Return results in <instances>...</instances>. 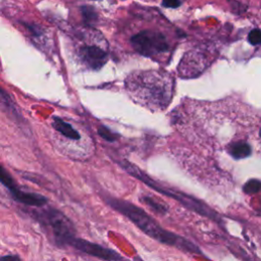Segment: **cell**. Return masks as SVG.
I'll return each mask as SVG.
<instances>
[{
	"label": "cell",
	"instance_id": "5",
	"mask_svg": "<svg viewBox=\"0 0 261 261\" xmlns=\"http://www.w3.org/2000/svg\"><path fill=\"white\" fill-rule=\"evenodd\" d=\"M130 45L136 52L145 57H154L168 52L167 37L156 30H143L130 38Z\"/></svg>",
	"mask_w": 261,
	"mask_h": 261
},
{
	"label": "cell",
	"instance_id": "18",
	"mask_svg": "<svg viewBox=\"0 0 261 261\" xmlns=\"http://www.w3.org/2000/svg\"><path fill=\"white\" fill-rule=\"evenodd\" d=\"M0 261H21V259L19 258L18 255H4L0 257Z\"/></svg>",
	"mask_w": 261,
	"mask_h": 261
},
{
	"label": "cell",
	"instance_id": "8",
	"mask_svg": "<svg viewBox=\"0 0 261 261\" xmlns=\"http://www.w3.org/2000/svg\"><path fill=\"white\" fill-rule=\"evenodd\" d=\"M52 126L62 136H64L65 138L72 140V141H80L81 140V135L80 133L67 121H65L64 119L58 117V116H54L53 117V121H52Z\"/></svg>",
	"mask_w": 261,
	"mask_h": 261
},
{
	"label": "cell",
	"instance_id": "11",
	"mask_svg": "<svg viewBox=\"0 0 261 261\" xmlns=\"http://www.w3.org/2000/svg\"><path fill=\"white\" fill-rule=\"evenodd\" d=\"M81 13H82L84 21L88 24L94 23L98 18V14H97L96 10L94 9V7H92L90 5L81 6Z\"/></svg>",
	"mask_w": 261,
	"mask_h": 261
},
{
	"label": "cell",
	"instance_id": "2",
	"mask_svg": "<svg viewBox=\"0 0 261 261\" xmlns=\"http://www.w3.org/2000/svg\"><path fill=\"white\" fill-rule=\"evenodd\" d=\"M106 203L135 223L143 232L159 243L176 247L182 251L201 254V250L189 240L161 227L149 214L140 207L120 199L106 197Z\"/></svg>",
	"mask_w": 261,
	"mask_h": 261
},
{
	"label": "cell",
	"instance_id": "15",
	"mask_svg": "<svg viewBox=\"0 0 261 261\" xmlns=\"http://www.w3.org/2000/svg\"><path fill=\"white\" fill-rule=\"evenodd\" d=\"M98 134H99L100 137H102L104 140H106L108 142H113L117 139V135L114 134L113 132H111L105 125H100L98 127Z\"/></svg>",
	"mask_w": 261,
	"mask_h": 261
},
{
	"label": "cell",
	"instance_id": "4",
	"mask_svg": "<svg viewBox=\"0 0 261 261\" xmlns=\"http://www.w3.org/2000/svg\"><path fill=\"white\" fill-rule=\"evenodd\" d=\"M34 212L36 219L45 228L49 229L57 246H68L70 240L75 237V229L72 222L61 211L49 207Z\"/></svg>",
	"mask_w": 261,
	"mask_h": 261
},
{
	"label": "cell",
	"instance_id": "16",
	"mask_svg": "<svg viewBox=\"0 0 261 261\" xmlns=\"http://www.w3.org/2000/svg\"><path fill=\"white\" fill-rule=\"evenodd\" d=\"M23 27H25V29L30 32V34L35 37V38H41L44 33H43V29L36 24V23H28V22H22Z\"/></svg>",
	"mask_w": 261,
	"mask_h": 261
},
{
	"label": "cell",
	"instance_id": "1",
	"mask_svg": "<svg viewBox=\"0 0 261 261\" xmlns=\"http://www.w3.org/2000/svg\"><path fill=\"white\" fill-rule=\"evenodd\" d=\"M125 87L138 103L152 110H163L173 94L172 77L158 70L133 72L125 80Z\"/></svg>",
	"mask_w": 261,
	"mask_h": 261
},
{
	"label": "cell",
	"instance_id": "10",
	"mask_svg": "<svg viewBox=\"0 0 261 261\" xmlns=\"http://www.w3.org/2000/svg\"><path fill=\"white\" fill-rule=\"evenodd\" d=\"M0 182L9 191L10 195L20 189L17 187L10 173L2 165H0Z\"/></svg>",
	"mask_w": 261,
	"mask_h": 261
},
{
	"label": "cell",
	"instance_id": "17",
	"mask_svg": "<svg viewBox=\"0 0 261 261\" xmlns=\"http://www.w3.org/2000/svg\"><path fill=\"white\" fill-rule=\"evenodd\" d=\"M248 41L251 45H261V30L253 29L248 35Z\"/></svg>",
	"mask_w": 261,
	"mask_h": 261
},
{
	"label": "cell",
	"instance_id": "6",
	"mask_svg": "<svg viewBox=\"0 0 261 261\" xmlns=\"http://www.w3.org/2000/svg\"><path fill=\"white\" fill-rule=\"evenodd\" d=\"M68 246H71L83 253H86L88 255H91L103 261H122L123 260L122 257L114 250H111L99 244L92 243L76 237L70 240V242L68 243Z\"/></svg>",
	"mask_w": 261,
	"mask_h": 261
},
{
	"label": "cell",
	"instance_id": "19",
	"mask_svg": "<svg viewBox=\"0 0 261 261\" xmlns=\"http://www.w3.org/2000/svg\"><path fill=\"white\" fill-rule=\"evenodd\" d=\"M181 3L179 1H175V0H169V1H163L162 5L165 7H170V8H176L180 5Z\"/></svg>",
	"mask_w": 261,
	"mask_h": 261
},
{
	"label": "cell",
	"instance_id": "3",
	"mask_svg": "<svg viewBox=\"0 0 261 261\" xmlns=\"http://www.w3.org/2000/svg\"><path fill=\"white\" fill-rule=\"evenodd\" d=\"M120 165L133 176L139 178L140 180H142L143 182H145L146 185H148L149 187H151L153 190L167 195L168 197L176 200L177 202L181 203L184 206H186L188 209H191L203 216L209 217L215 221L219 220V217L217 215V213H215L213 210H211L209 207H207L206 205H204V203H202L201 201L197 200L194 197H191L189 195H186L184 193H180L178 191H171L170 189H167L165 187H162L160 185H158L157 182H155L150 176H148L145 172H143L140 168H138L137 166L130 164L128 161H121Z\"/></svg>",
	"mask_w": 261,
	"mask_h": 261
},
{
	"label": "cell",
	"instance_id": "14",
	"mask_svg": "<svg viewBox=\"0 0 261 261\" xmlns=\"http://www.w3.org/2000/svg\"><path fill=\"white\" fill-rule=\"evenodd\" d=\"M261 190V181L259 179L253 178L248 180L244 187H243V191L248 194V195H253L258 193Z\"/></svg>",
	"mask_w": 261,
	"mask_h": 261
},
{
	"label": "cell",
	"instance_id": "13",
	"mask_svg": "<svg viewBox=\"0 0 261 261\" xmlns=\"http://www.w3.org/2000/svg\"><path fill=\"white\" fill-rule=\"evenodd\" d=\"M142 201L147 205L149 206L153 211L157 212V213H160V214H165L167 209L165 206H163L162 204L156 202L154 199L150 198V197H143L142 198Z\"/></svg>",
	"mask_w": 261,
	"mask_h": 261
},
{
	"label": "cell",
	"instance_id": "9",
	"mask_svg": "<svg viewBox=\"0 0 261 261\" xmlns=\"http://www.w3.org/2000/svg\"><path fill=\"white\" fill-rule=\"evenodd\" d=\"M227 153L236 160L247 158L251 155L252 149L251 146L244 141L234 142L227 148Z\"/></svg>",
	"mask_w": 261,
	"mask_h": 261
},
{
	"label": "cell",
	"instance_id": "7",
	"mask_svg": "<svg viewBox=\"0 0 261 261\" xmlns=\"http://www.w3.org/2000/svg\"><path fill=\"white\" fill-rule=\"evenodd\" d=\"M77 56L82 64L86 67L98 70L100 69L107 61V52L102 47L90 44V45H83L77 50Z\"/></svg>",
	"mask_w": 261,
	"mask_h": 261
},
{
	"label": "cell",
	"instance_id": "20",
	"mask_svg": "<svg viewBox=\"0 0 261 261\" xmlns=\"http://www.w3.org/2000/svg\"><path fill=\"white\" fill-rule=\"evenodd\" d=\"M259 138L261 139V127H260V129H259Z\"/></svg>",
	"mask_w": 261,
	"mask_h": 261
},
{
	"label": "cell",
	"instance_id": "12",
	"mask_svg": "<svg viewBox=\"0 0 261 261\" xmlns=\"http://www.w3.org/2000/svg\"><path fill=\"white\" fill-rule=\"evenodd\" d=\"M0 105L4 107L8 112L13 113V115H18V112L16 111L11 98L1 87H0Z\"/></svg>",
	"mask_w": 261,
	"mask_h": 261
}]
</instances>
